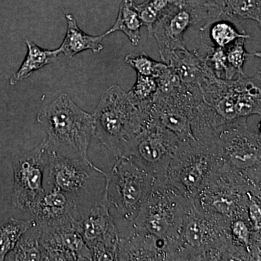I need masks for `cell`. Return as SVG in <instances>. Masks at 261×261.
Here are the masks:
<instances>
[{"label": "cell", "instance_id": "6da1fadb", "mask_svg": "<svg viewBox=\"0 0 261 261\" xmlns=\"http://www.w3.org/2000/svg\"><path fill=\"white\" fill-rule=\"evenodd\" d=\"M37 121L47 133L49 147L67 157L90 163L88 149L94 136L93 115L81 109L67 94H61L38 113Z\"/></svg>", "mask_w": 261, "mask_h": 261}, {"label": "cell", "instance_id": "7a4b0ae2", "mask_svg": "<svg viewBox=\"0 0 261 261\" xmlns=\"http://www.w3.org/2000/svg\"><path fill=\"white\" fill-rule=\"evenodd\" d=\"M94 136L115 157L138 135L150 118V113L141 111L121 87L113 85L101 96L93 113Z\"/></svg>", "mask_w": 261, "mask_h": 261}, {"label": "cell", "instance_id": "3957f363", "mask_svg": "<svg viewBox=\"0 0 261 261\" xmlns=\"http://www.w3.org/2000/svg\"><path fill=\"white\" fill-rule=\"evenodd\" d=\"M189 260H246L245 252L231 243L230 219L192 205L181 235Z\"/></svg>", "mask_w": 261, "mask_h": 261}, {"label": "cell", "instance_id": "277c9868", "mask_svg": "<svg viewBox=\"0 0 261 261\" xmlns=\"http://www.w3.org/2000/svg\"><path fill=\"white\" fill-rule=\"evenodd\" d=\"M194 202L176 187L157 182L136 218L132 228L167 241H181V235Z\"/></svg>", "mask_w": 261, "mask_h": 261}, {"label": "cell", "instance_id": "5b68a950", "mask_svg": "<svg viewBox=\"0 0 261 261\" xmlns=\"http://www.w3.org/2000/svg\"><path fill=\"white\" fill-rule=\"evenodd\" d=\"M260 197V188L232 166L220 159L194 204L197 210L231 219L247 212L253 197Z\"/></svg>", "mask_w": 261, "mask_h": 261}, {"label": "cell", "instance_id": "8992f818", "mask_svg": "<svg viewBox=\"0 0 261 261\" xmlns=\"http://www.w3.org/2000/svg\"><path fill=\"white\" fill-rule=\"evenodd\" d=\"M157 183L155 178L132 156L117 158L112 171L106 176L111 207L132 228L144 202Z\"/></svg>", "mask_w": 261, "mask_h": 261}, {"label": "cell", "instance_id": "52a82bcc", "mask_svg": "<svg viewBox=\"0 0 261 261\" xmlns=\"http://www.w3.org/2000/svg\"><path fill=\"white\" fill-rule=\"evenodd\" d=\"M247 120V118H237L219 127L215 140V153L254 185L260 187V135L249 129Z\"/></svg>", "mask_w": 261, "mask_h": 261}, {"label": "cell", "instance_id": "ba28073f", "mask_svg": "<svg viewBox=\"0 0 261 261\" xmlns=\"http://www.w3.org/2000/svg\"><path fill=\"white\" fill-rule=\"evenodd\" d=\"M181 141L150 116L140 133L127 144L121 156L135 158L157 182H163Z\"/></svg>", "mask_w": 261, "mask_h": 261}, {"label": "cell", "instance_id": "9c48e42d", "mask_svg": "<svg viewBox=\"0 0 261 261\" xmlns=\"http://www.w3.org/2000/svg\"><path fill=\"white\" fill-rule=\"evenodd\" d=\"M220 159L195 140H182L163 182L176 187L194 202Z\"/></svg>", "mask_w": 261, "mask_h": 261}, {"label": "cell", "instance_id": "30bf717a", "mask_svg": "<svg viewBox=\"0 0 261 261\" xmlns=\"http://www.w3.org/2000/svg\"><path fill=\"white\" fill-rule=\"evenodd\" d=\"M208 10L207 0H177L161 15L154 24L152 35L164 63L168 65L175 50L186 49L185 33L192 25L207 22Z\"/></svg>", "mask_w": 261, "mask_h": 261}, {"label": "cell", "instance_id": "8fae6325", "mask_svg": "<svg viewBox=\"0 0 261 261\" xmlns=\"http://www.w3.org/2000/svg\"><path fill=\"white\" fill-rule=\"evenodd\" d=\"M75 227L92 252L93 260H118L121 235L111 214L106 185L100 198L84 211Z\"/></svg>", "mask_w": 261, "mask_h": 261}, {"label": "cell", "instance_id": "7c38bea8", "mask_svg": "<svg viewBox=\"0 0 261 261\" xmlns=\"http://www.w3.org/2000/svg\"><path fill=\"white\" fill-rule=\"evenodd\" d=\"M48 148L47 139L44 138L32 150L15 158L12 202L19 210L29 211L45 192L43 179L47 164Z\"/></svg>", "mask_w": 261, "mask_h": 261}, {"label": "cell", "instance_id": "4fadbf2b", "mask_svg": "<svg viewBox=\"0 0 261 261\" xmlns=\"http://www.w3.org/2000/svg\"><path fill=\"white\" fill-rule=\"evenodd\" d=\"M45 171L47 189L61 190L81 205V197L87 191L89 184L92 180V173L102 172L92 162L67 157L49 147Z\"/></svg>", "mask_w": 261, "mask_h": 261}, {"label": "cell", "instance_id": "5bb4252c", "mask_svg": "<svg viewBox=\"0 0 261 261\" xmlns=\"http://www.w3.org/2000/svg\"><path fill=\"white\" fill-rule=\"evenodd\" d=\"M181 241H167L150 236L136 228L120 240L118 260H184Z\"/></svg>", "mask_w": 261, "mask_h": 261}, {"label": "cell", "instance_id": "9a60e30c", "mask_svg": "<svg viewBox=\"0 0 261 261\" xmlns=\"http://www.w3.org/2000/svg\"><path fill=\"white\" fill-rule=\"evenodd\" d=\"M40 226L41 244L46 260H93L92 252L75 227Z\"/></svg>", "mask_w": 261, "mask_h": 261}, {"label": "cell", "instance_id": "2e32d148", "mask_svg": "<svg viewBox=\"0 0 261 261\" xmlns=\"http://www.w3.org/2000/svg\"><path fill=\"white\" fill-rule=\"evenodd\" d=\"M84 208L76 201L57 189L45 190L29 209L37 224L44 226L71 224L80 219Z\"/></svg>", "mask_w": 261, "mask_h": 261}, {"label": "cell", "instance_id": "e0dca14e", "mask_svg": "<svg viewBox=\"0 0 261 261\" xmlns=\"http://www.w3.org/2000/svg\"><path fill=\"white\" fill-rule=\"evenodd\" d=\"M208 8V19L201 31L219 20H226L235 25L244 20L261 23V0H209Z\"/></svg>", "mask_w": 261, "mask_h": 261}, {"label": "cell", "instance_id": "ac0fdd59", "mask_svg": "<svg viewBox=\"0 0 261 261\" xmlns=\"http://www.w3.org/2000/svg\"><path fill=\"white\" fill-rule=\"evenodd\" d=\"M168 65L184 84H198L210 69L204 56L197 49L189 51L187 48L173 51Z\"/></svg>", "mask_w": 261, "mask_h": 261}, {"label": "cell", "instance_id": "d6986e66", "mask_svg": "<svg viewBox=\"0 0 261 261\" xmlns=\"http://www.w3.org/2000/svg\"><path fill=\"white\" fill-rule=\"evenodd\" d=\"M67 20V32L64 40L59 47L61 53L68 59L85 50H91L94 54L100 53L103 49L102 42L104 34L92 36L81 30L76 20L72 14L65 15Z\"/></svg>", "mask_w": 261, "mask_h": 261}, {"label": "cell", "instance_id": "ffe728a7", "mask_svg": "<svg viewBox=\"0 0 261 261\" xmlns=\"http://www.w3.org/2000/svg\"><path fill=\"white\" fill-rule=\"evenodd\" d=\"M27 54L18 71L10 78V84L15 85L18 82L28 78L34 72L41 69L46 65L55 63L61 53L59 48L49 50L39 47L32 41L27 39Z\"/></svg>", "mask_w": 261, "mask_h": 261}, {"label": "cell", "instance_id": "44dd1931", "mask_svg": "<svg viewBox=\"0 0 261 261\" xmlns=\"http://www.w3.org/2000/svg\"><path fill=\"white\" fill-rule=\"evenodd\" d=\"M134 0H122L116 23L105 33V37L116 32L126 34L132 45L137 46L140 42L142 22Z\"/></svg>", "mask_w": 261, "mask_h": 261}, {"label": "cell", "instance_id": "7402d4cb", "mask_svg": "<svg viewBox=\"0 0 261 261\" xmlns=\"http://www.w3.org/2000/svg\"><path fill=\"white\" fill-rule=\"evenodd\" d=\"M42 229L36 223L19 239L13 250L7 255V260H46L41 244Z\"/></svg>", "mask_w": 261, "mask_h": 261}, {"label": "cell", "instance_id": "603a6c76", "mask_svg": "<svg viewBox=\"0 0 261 261\" xmlns=\"http://www.w3.org/2000/svg\"><path fill=\"white\" fill-rule=\"evenodd\" d=\"M36 224L34 219L23 221L10 219L0 224V261L14 249L19 239Z\"/></svg>", "mask_w": 261, "mask_h": 261}, {"label": "cell", "instance_id": "cb8c5ba5", "mask_svg": "<svg viewBox=\"0 0 261 261\" xmlns=\"http://www.w3.org/2000/svg\"><path fill=\"white\" fill-rule=\"evenodd\" d=\"M157 92L156 78L137 74L135 85L127 94L130 102L139 109L149 112Z\"/></svg>", "mask_w": 261, "mask_h": 261}, {"label": "cell", "instance_id": "d4e9b609", "mask_svg": "<svg viewBox=\"0 0 261 261\" xmlns=\"http://www.w3.org/2000/svg\"><path fill=\"white\" fill-rule=\"evenodd\" d=\"M246 38H240L232 44L225 48L227 68L224 74V80H231L236 74L244 75V65L250 57H260V53H249L245 49Z\"/></svg>", "mask_w": 261, "mask_h": 261}, {"label": "cell", "instance_id": "484cf974", "mask_svg": "<svg viewBox=\"0 0 261 261\" xmlns=\"http://www.w3.org/2000/svg\"><path fill=\"white\" fill-rule=\"evenodd\" d=\"M177 0H147L140 5H136L142 25L147 27L149 38L152 37L154 24L161 15Z\"/></svg>", "mask_w": 261, "mask_h": 261}, {"label": "cell", "instance_id": "4316f807", "mask_svg": "<svg viewBox=\"0 0 261 261\" xmlns=\"http://www.w3.org/2000/svg\"><path fill=\"white\" fill-rule=\"evenodd\" d=\"M210 37L211 40L216 44V47L225 49L240 38L249 39L250 35L245 31L240 32L237 25L226 20H219L210 25Z\"/></svg>", "mask_w": 261, "mask_h": 261}, {"label": "cell", "instance_id": "83f0119b", "mask_svg": "<svg viewBox=\"0 0 261 261\" xmlns=\"http://www.w3.org/2000/svg\"><path fill=\"white\" fill-rule=\"evenodd\" d=\"M125 62L136 70L137 74L154 78H158L168 68L167 64L154 61L144 51L127 55Z\"/></svg>", "mask_w": 261, "mask_h": 261}, {"label": "cell", "instance_id": "f1b7e54d", "mask_svg": "<svg viewBox=\"0 0 261 261\" xmlns=\"http://www.w3.org/2000/svg\"><path fill=\"white\" fill-rule=\"evenodd\" d=\"M202 45L205 47L206 55L204 57L206 63L218 78L222 79L227 68L225 49L219 47H211L205 44L203 41Z\"/></svg>", "mask_w": 261, "mask_h": 261}]
</instances>
